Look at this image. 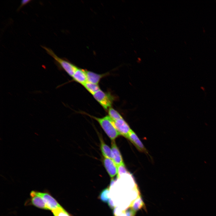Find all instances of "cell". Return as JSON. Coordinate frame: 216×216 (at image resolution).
I'll use <instances>...</instances> for the list:
<instances>
[{"label": "cell", "mask_w": 216, "mask_h": 216, "mask_svg": "<svg viewBox=\"0 0 216 216\" xmlns=\"http://www.w3.org/2000/svg\"><path fill=\"white\" fill-rule=\"evenodd\" d=\"M89 116L98 122L112 141H115V139L120 135L114 125L113 120L108 115L100 118Z\"/></svg>", "instance_id": "6da1fadb"}, {"label": "cell", "mask_w": 216, "mask_h": 216, "mask_svg": "<svg viewBox=\"0 0 216 216\" xmlns=\"http://www.w3.org/2000/svg\"><path fill=\"white\" fill-rule=\"evenodd\" d=\"M41 46L46 50L48 54L53 58L55 63L58 68L64 70L69 75L72 77L77 67L67 60L59 57L51 49L46 46Z\"/></svg>", "instance_id": "7a4b0ae2"}, {"label": "cell", "mask_w": 216, "mask_h": 216, "mask_svg": "<svg viewBox=\"0 0 216 216\" xmlns=\"http://www.w3.org/2000/svg\"><path fill=\"white\" fill-rule=\"evenodd\" d=\"M93 96L105 110H108L111 107L114 98L110 93L104 92L100 89Z\"/></svg>", "instance_id": "3957f363"}, {"label": "cell", "mask_w": 216, "mask_h": 216, "mask_svg": "<svg viewBox=\"0 0 216 216\" xmlns=\"http://www.w3.org/2000/svg\"><path fill=\"white\" fill-rule=\"evenodd\" d=\"M37 192L43 200L48 210L52 211L62 207L48 191L43 192L37 191Z\"/></svg>", "instance_id": "277c9868"}, {"label": "cell", "mask_w": 216, "mask_h": 216, "mask_svg": "<svg viewBox=\"0 0 216 216\" xmlns=\"http://www.w3.org/2000/svg\"><path fill=\"white\" fill-rule=\"evenodd\" d=\"M30 198L26 202V206L33 205L38 208L48 210L42 198L38 194L37 191L32 190L30 193Z\"/></svg>", "instance_id": "5b68a950"}, {"label": "cell", "mask_w": 216, "mask_h": 216, "mask_svg": "<svg viewBox=\"0 0 216 216\" xmlns=\"http://www.w3.org/2000/svg\"><path fill=\"white\" fill-rule=\"evenodd\" d=\"M114 125L120 135L127 138L132 130L123 118L113 121Z\"/></svg>", "instance_id": "8992f818"}, {"label": "cell", "mask_w": 216, "mask_h": 216, "mask_svg": "<svg viewBox=\"0 0 216 216\" xmlns=\"http://www.w3.org/2000/svg\"><path fill=\"white\" fill-rule=\"evenodd\" d=\"M103 161L104 166L110 178H113L118 175V168L112 160L104 157Z\"/></svg>", "instance_id": "52a82bcc"}, {"label": "cell", "mask_w": 216, "mask_h": 216, "mask_svg": "<svg viewBox=\"0 0 216 216\" xmlns=\"http://www.w3.org/2000/svg\"><path fill=\"white\" fill-rule=\"evenodd\" d=\"M111 149L113 156V160L118 168L121 166L124 165L121 154L115 141L111 142Z\"/></svg>", "instance_id": "ba28073f"}, {"label": "cell", "mask_w": 216, "mask_h": 216, "mask_svg": "<svg viewBox=\"0 0 216 216\" xmlns=\"http://www.w3.org/2000/svg\"><path fill=\"white\" fill-rule=\"evenodd\" d=\"M86 70L77 68L72 77L73 80L83 86L87 82Z\"/></svg>", "instance_id": "9c48e42d"}, {"label": "cell", "mask_w": 216, "mask_h": 216, "mask_svg": "<svg viewBox=\"0 0 216 216\" xmlns=\"http://www.w3.org/2000/svg\"><path fill=\"white\" fill-rule=\"evenodd\" d=\"M127 138L138 149L142 152H146V150L143 144L136 134L132 130Z\"/></svg>", "instance_id": "30bf717a"}, {"label": "cell", "mask_w": 216, "mask_h": 216, "mask_svg": "<svg viewBox=\"0 0 216 216\" xmlns=\"http://www.w3.org/2000/svg\"><path fill=\"white\" fill-rule=\"evenodd\" d=\"M99 139L100 150L104 157L113 160V156L111 148L105 143L101 136H99Z\"/></svg>", "instance_id": "8fae6325"}, {"label": "cell", "mask_w": 216, "mask_h": 216, "mask_svg": "<svg viewBox=\"0 0 216 216\" xmlns=\"http://www.w3.org/2000/svg\"><path fill=\"white\" fill-rule=\"evenodd\" d=\"M87 77V82L98 84L100 80L108 73L99 74L92 71L86 70Z\"/></svg>", "instance_id": "7c38bea8"}, {"label": "cell", "mask_w": 216, "mask_h": 216, "mask_svg": "<svg viewBox=\"0 0 216 216\" xmlns=\"http://www.w3.org/2000/svg\"><path fill=\"white\" fill-rule=\"evenodd\" d=\"M144 206V203L140 196L132 201L129 206L136 212Z\"/></svg>", "instance_id": "4fadbf2b"}, {"label": "cell", "mask_w": 216, "mask_h": 216, "mask_svg": "<svg viewBox=\"0 0 216 216\" xmlns=\"http://www.w3.org/2000/svg\"><path fill=\"white\" fill-rule=\"evenodd\" d=\"M83 86L92 95L100 90L98 84L88 82H87Z\"/></svg>", "instance_id": "5bb4252c"}, {"label": "cell", "mask_w": 216, "mask_h": 216, "mask_svg": "<svg viewBox=\"0 0 216 216\" xmlns=\"http://www.w3.org/2000/svg\"><path fill=\"white\" fill-rule=\"evenodd\" d=\"M110 187L106 188L100 193L99 198L102 202L105 203L108 202L110 198Z\"/></svg>", "instance_id": "9a60e30c"}, {"label": "cell", "mask_w": 216, "mask_h": 216, "mask_svg": "<svg viewBox=\"0 0 216 216\" xmlns=\"http://www.w3.org/2000/svg\"><path fill=\"white\" fill-rule=\"evenodd\" d=\"M108 116L113 121L123 118L120 114L115 110L111 107L108 110Z\"/></svg>", "instance_id": "2e32d148"}, {"label": "cell", "mask_w": 216, "mask_h": 216, "mask_svg": "<svg viewBox=\"0 0 216 216\" xmlns=\"http://www.w3.org/2000/svg\"><path fill=\"white\" fill-rule=\"evenodd\" d=\"M52 211L54 216H72L62 207L58 208Z\"/></svg>", "instance_id": "e0dca14e"}, {"label": "cell", "mask_w": 216, "mask_h": 216, "mask_svg": "<svg viewBox=\"0 0 216 216\" xmlns=\"http://www.w3.org/2000/svg\"><path fill=\"white\" fill-rule=\"evenodd\" d=\"M107 203L111 209H113L115 208V205L111 198L109 199Z\"/></svg>", "instance_id": "ac0fdd59"}, {"label": "cell", "mask_w": 216, "mask_h": 216, "mask_svg": "<svg viewBox=\"0 0 216 216\" xmlns=\"http://www.w3.org/2000/svg\"><path fill=\"white\" fill-rule=\"evenodd\" d=\"M31 1L30 0H23L21 1L20 5L19 6L18 10H19L21 8L22 6L25 5L28 3L29 2Z\"/></svg>", "instance_id": "d6986e66"}]
</instances>
